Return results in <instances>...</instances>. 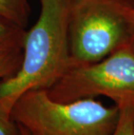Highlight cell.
<instances>
[{
  "label": "cell",
  "instance_id": "cell-1",
  "mask_svg": "<svg viewBox=\"0 0 134 135\" xmlns=\"http://www.w3.org/2000/svg\"><path fill=\"white\" fill-rule=\"evenodd\" d=\"M36 24L26 31L23 60L13 76L0 80V111L11 113L23 94L48 90L72 65L69 40L71 0H40Z\"/></svg>",
  "mask_w": 134,
  "mask_h": 135
},
{
  "label": "cell",
  "instance_id": "cell-5",
  "mask_svg": "<svg viewBox=\"0 0 134 135\" xmlns=\"http://www.w3.org/2000/svg\"><path fill=\"white\" fill-rule=\"evenodd\" d=\"M25 36L24 28L0 17V52L21 50L24 47Z\"/></svg>",
  "mask_w": 134,
  "mask_h": 135
},
{
  "label": "cell",
  "instance_id": "cell-9",
  "mask_svg": "<svg viewBox=\"0 0 134 135\" xmlns=\"http://www.w3.org/2000/svg\"><path fill=\"white\" fill-rule=\"evenodd\" d=\"M0 135H24L21 126L12 119L11 113L0 111Z\"/></svg>",
  "mask_w": 134,
  "mask_h": 135
},
{
  "label": "cell",
  "instance_id": "cell-7",
  "mask_svg": "<svg viewBox=\"0 0 134 135\" xmlns=\"http://www.w3.org/2000/svg\"><path fill=\"white\" fill-rule=\"evenodd\" d=\"M23 49L0 52V80L13 76L21 66Z\"/></svg>",
  "mask_w": 134,
  "mask_h": 135
},
{
  "label": "cell",
  "instance_id": "cell-8",
  "mask_svg": "<svg viewBox=\"0 0 134 135\" xmlns=\"http://www.w3.org/2000/svg\"><path fill=\"white\" fill-rule=\"evenodd\" d=\"M117 127L112 135H134V106L121 107Z\"/></svg>",
  "mask_w": 134,
  "mask_h": 135
},
{
  "label": "cell",
  "instance_id": "cell-11",
  "mask_svg": "<svg viewBox=\"0 0 134 135\" xmlns=\"http://www.w3.org/2000/svg\"><path fill=\"white\" fill-rule=\"evenodd\" d=\"M130 45H132V46L134 48V33H133V35H132V40H131V42H130Z\"/></svg>",
  "mask_w": 134,
  "mask_h": 135
},
{
  "label": "cell",
  "instance_id": "cell-3",
  "mask_svg": "<svg viewBox=\"0 0 134 135\" xmlns=\"http://www.w3.org/2000/svg\"><path fill=\"white\" fill-rule=\"evenodd\" d=\"M133 33L134 0H71L72 65L105 59L130 44Z\"/></svg>",
  "mask_w": 134,
  "mask_h": 135
},
{
  "label": "cell",
  "instance_id": "cell-10",
  "mask_svg": "<svg viewBox=\"0 0 134 135\" xmlns=\"http://www.w3.org/2000/svg\"><path fill=\"white\" fill-rule=\"evenodd\" d=\"M21 127H22V130H23V133H24V135H31L29 133V132H28L26 129H25L24 127H23V126H21Z\"/></svg>",
  "mask_w": 134,
  "mask_h": 135
},
{
  "label": "cell",
  "instance_id": "cell-2",
  "mask_svg": "<svg viewBox=\"0 0 134 135\" xmlns=\"http://www.w3.org/2000/svg\"><path fill=\"white\" fill-rule=\"evenodd\" d=\"M120 109L92 98L58 102L46 90H31L19 98L11 115L31 135H112Z\"/></svg>",
  "mask_w": 134,
  "mask_h": 135
},
{
  "label": "cell",
  "instance_id": "cell-12",
  "mask_svg": "<svg viewBox=\"0 0 134 135\" xmlns=\"http://www.w3.org/2000/svg\"><path fill=\"white\" fill-rule=\"evenodd\" d=\"M133 126H134V119H133Z\"/></svg>",
  "mask_w": 134,
  "mask_h": 135
},
{
  "label": "cell",
  "instance_id": "cell-6",
  "mask_svg": "<svg viewBox=\"0 0 134 135\" xmlns=\"http://www.w3.org/2000/svg\"><path fill=\"white\" fill-rule=\"evenodd\" d=\"M31 14L28 0H0V17L26 27Z\"/></svg>",
  "mask_w": 134,
  "mask_h": 135
},
{
  "label": "cell",
  "instance_id": "cell-4",
  "mask_svg": "<svg viewBox=\"0 0 134 135\" xmlns=\"http://www.w3.org/2000/svg\"><path fill=\"white\" fill-rule=\"evenodd\" d=\"M46 91L58 102L105 96L118 108L134 106V48L128 44L98 62L72 65Z\"/></svg>",
  "mask_w": 134,
  "mask_h": 135
}]
</instances>
